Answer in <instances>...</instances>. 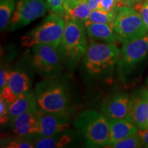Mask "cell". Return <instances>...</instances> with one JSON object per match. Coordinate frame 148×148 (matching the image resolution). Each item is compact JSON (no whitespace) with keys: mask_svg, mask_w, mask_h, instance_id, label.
Segmentation results:
<instances>
[{"mask_svg":"<svg viewBox=\"0 0 148 148\" xmlns=\"http://www.w3.org/2000/svg\"><path fill=\"white\" fill-rule=\"evenodd\" d=\"M121 49L116 44L91 41L81 62V75L88 86L112 82L118 67Z\"/></svg>","mask_w":148,"mask_h":148,"instance_id":"6da1fadb","label":"cell"},{"mask_svg":"<svg viewBox=\"0 0 148 148\" xmlns=\"http://www.w3.org/2000/svg\"><path fill=\"white\" fill-rule=\"evenodd\" d=\"M38 108L44 111L72 114L75 108L74 91L67 79L56 76L45 78L35 86Z\"/></svg>","mask_w":148,"mask_h":148,"instance_id":"7a4b0ae2","label":"cell"},{"mask_svg":"<svg viewBox=\"0 0 148 148\" xmlns=\"http://www.w3.org/2000/svg\"><path fill=\"white\" fill-rule=\"evenodd\" d=\"M76 134L87 147H107L110 135L109 119L92 109L79 112L73 122Z\"/></svg>","mask_w":148,"mask_h":148,"instance_id":"3957f363","label":"cell"},{"mask_svg":"<svg viewBox=\"0 0 148 148\" xmlns=\"http://www.w3.org/2000/svg\"><path fill=\"white\" fill-rule=\"evenodd\" d=\"M87 37L84 23L65 19L64 34L59 49L63 59L64 67L69 71H73L79 62H82L88 47Z\"/></svg>","mask_w":148,"mask_h":148,"instance_id":"277c9868","label":"cell"},{"mask_svg":"<svg viewBox=\"0 0 148 148\" xmlns=\"http://www.w3.org/2000/svg\"><path fill=\"white\" fill-rule=\"evenodd\" d=\"M148 62V33L122 44L117 71L123 83L130 82Z\"/></svg>","mask_w":148,"mask_h":148,"instance_id":"5b68a950","label":"cell"},{"mask_svg":"<svg viewBox=\"0 0 148 148\" xmlns=\"http://www.w3.org/2000/svg\"><path fill=\"white\" fill-rule=\"evenodd\" d=\"M64 26L65 19L63 16L50 13L22 37V45L32 47L35 45H50L58 47L63 36Z\"/></svg>","mask_w":148,"mask_h":148,"instance_id":"8992f818","label":"cell"},{"mask_svg":"<svg viewBox=\"0 0 148 148\" xmlns=\"http://www.w3.org/2000/svg\"><path fill=\"white\" fill-rule=\"evenodd\" d=\"M117 40L121 44L145 36L148 29L138 10L132 7H120L113 23Z\"/></svg>","mask_w":148,"mask_h":148,"instance_id":"52a82bcc","label":"cell"},{"mask_svg":"<svg viewBox=\"0 0 148 148\" xmlns=\"http://www.w3.org/2000/svg\"><path fill=\"white\" fill-rule=\"evenodd\" d=\"M32 62L36 73L42 78L58 76L64 67L59 47L35 45L31 47Z\"/></svg>","mask_w":148,"mask_h":148,"instance_id":"ba28073f","label":"cell"},{"mask_svg":"<svg viewBox=\"0 0 148 148\" xmlns=\"http://www.w3.org/2000/svg\"><path fill=\"white\" fill-rule=\"evenodd\" d=\"M47 10L46 0H17L9 29L15 31L26 27L45 15Z\"/></svg>","mask_w":148,"mask_h":148,"instance_id":"9c48e42d","label":"cell"},{"mask_svg":"<svg viewBox=\"0 0 148 148\" xmlns=\"http://www.w3.org/2000/svg\"><path fill=\"white\" fill-rule=\"evenodd\" d=\"M35 71L31 51L25 53L18 59L11 69L8 85L17 96L30 90Z\"/></svg>","mask_w":148,"mask_h":148,"instance_id":"30bf717a","label":"cell"},{"mask_svg":"<svg viewBox=\"0 0 148 148\" xmlns=\"http://www.w3.org/2000/svg\"><path fill=\"white\" fill-rule=\"evenodd\" d=\"M39 132L36 137L48 136L71 130V114L51 112L38 108Z\"/></svg>","mask_w":148,"mask_h":148,"instance_id":"8fae6325","label":"cell"},{"mask_svg":"<svg viewBox=\"0 0 148 148\" xmlns=\"http://www.w3.org/2000/svg\"><path fill=\"white\" fill-rule=\"evenodd\" d=\"M128 120L138 130L148 128V89L139 87L130 94Z\"/></svg>","mask_w":148,"mask_h":148,"instance_id":"7c38bea8","label":"cell"},{"mask_svg":"<svg viewBox=\"0 0 148 148\" xmlns=\"http://www.w3.org/2000/svg\"><path fill=\"white\" fill-rule=\"evenodd\" d=\"M130 95L126 92L116 91L104 98L101 112L108 119H128Z\"/></svg>","mask_w":148,"mask_h":148,"instance_id":"4fadbf2b","label":"cell"},{"mask_svg":"<svg viewBox=\"0 0 148 148\" xmlns=\"http://www.w3.org/2000/svg\"><path fill=\"white\" fill-rule=\"evenodd\" d=\"M10 125L15 136L34 140L39 132L38 110L20 114L11 122Z\"/></svg>","mask_w":148,"mask_h":148,"instance_id":"5bb4252c","label":"cell"},{"mask_svg":"<svg viewBox=\"0 0 148 148\" xmlns=\"http://www.w3.org/2000/svg\"><path fill=\"white\" fill-rule=\"evenodd\" d=\"M76 132L73 130L48 136H39L34 140L36 148H62L73 147L76 141Z\"/></svg>","mask_w":148,"mask_h":148,"instance_id":"9a60e30c","label":"cell"},{"mask_svg":"<svg viewBox=\"0 0 148 148\" xmlns=\"http://www.w3.org/2000/svg\"><path fill=\"white\" fill-rule=\"evenodd\" d=\"M110 135L106 147H110L119 140L138 133V129L127 119H109Z\"/></svg>","mask_w":148,"mask_h":148,"instance_id":"2e32d148","label":"cell"},{"mask_svg":"<svg viewBox=\"0 0 148 148\" xmlns=\"http://www.w3.org/2000/svg\"><path fill=\"white\" fill-rule=\"evenodd\" d=\"M85 25L87 36L91 41L116 44L118 40L112 24L86 23Z\"/></svg>","mask_w":148,"mask_h":148,"instance_id":"e0dca14e","label":"cell"},{"mask_svg":"<svg viewBox=\"0 0 148 148\" xmlns=\"http://www.w3.org/2000/svg\"><path fill=\"white\" fill-rule=\"evenodd\" d=\"M38 104L34 92L30 90L23 92L17 97L12 103L9 105L10 123L20 114L30 110H37Z\"/></svg>","mask_w":148,"mask_h":148,"instance_id":"ac0fdd59","label":"cell"},{"mask_svg":"<svg viewBox=\"0 0 148 148\" xmlns=\"http://www.w3.org/2000/svg\"><path fill=\"white\" fill-rule=\"evenodd\" d=\"M91 11V8L88 5L87 1H84L66 10L64 18L65 19L75 20L86 24Z\"/></svg>","mask_w":148,"mask_h":148,"instance_id":"d6986e66","label":"cell"},{"mask_svg":"<svg viewBox=\"0 0 148 148\" xmlns=\"http://www.w3.org/2000/svg\"><path fill=\"white\" fill-rule=\"evenodd\" d=\"M17 0H0V29L2 32L10 24Z\"/></svg>","mask_w":148,"mask_h":148,"instance_id":"ffe728a7","label":"cell"},{"mask_svg":"<svg viewBox=\"0 0 148 148\" xmlns=\"http://www.w3.org/2000/svg\"><path fill=\"white\" fill-rule=\"evenodd\" d=\"M117 13L118 12H108L100 9L93 10L90 12L89 18L86 23H107L113 25Z\"/></svg>","mask_w":148,"mask_h":148,"instance_id":"44dd1931","label":"cell"},{"mask_svg":"<svg viewBox=\"0 0 148 148\" xmlns=\"http://www.w3.org/2000/svg\"><path fill=\"white\" fill-rule=\"evenodd\" d=\"M1 147L6 148H34V140L14 136L1 140Z\"/></svg>","mask_w":148,"mask_h":148,"instance_id":"7402d4cb","label":"cell"},{"mask_svg":"<svg viewBox=\"0 0 148 148\" xmlns=\"http://www.w3.org/2000/svg\"><path fill=\"white\" fill-rule=\"evenodd\" d=\"M143 147L141 140L138 133L134 134L132 136L119 140L117 143L114 144L110 147L113 148H137Z\"/></svg>","mask_w":148,"mask_h":148,"instance_id":"603a6c76","label":"cell"},{"mask_svg":"<svg viewBox=\"0 0 148 148\" xmlns=\"http://www.w3.org/2000/svg\"><path fill=\"white\" fill-rule=\"evenodd\" d=\"M48 10L51 13L57 14L62 16H64V1L65 0H46Z\"/></svg>","mask_w":148,"mask_h":148,"instance_id":"cb8c5ba5","label":"cell"},{"mask_svg":"<svg viewBox=\"0 0 148 148\" xmlns=\"http://www.w3.org/2000/svg\"><path fill=\"white\" fill-rule=\"evenodd\" d=\"M0 123L1 125L10 123L9 105L1 97H0Z\"/></svg>","mask_w":148,"mask_h":148,"instance_id":"d4e9b609","label":"cell"},{"mask_svg":"<svg viewBox=\"0 0 148 148\" xmlns=\"http://www.w3.org/2000/svg\"><path fill=\"white\" fill-rule=\"evenodd\" d=\"M11 69L8 65L1 63L0 69V90H2L8 84Z\"/></svg>","mask_w":148,"mask_h":148,"instance_id":"484cf974","label":"cell"},{"mask_svg":"<svg viewBox=\"0 0 148 148\" xmlns=\"http://www.w3.org/2000/svg\"><path fill=\"white\" fill-rule=\"evenodd\" d=\"M119 8L117 0H101L98 9L108 12H118Z\"/></svg>","mask_w":148,"mask_h":148,"instance_id":"4316f807","label":"cell"},{"mask_svg":"<svg viewBox=\"0 0 148 148\" xmlns=\"http://www.w3.org/2000/svg\"><path fill=\"white\" fill-rule=\"evenodd\" d=\"M134 8L139 12L146 27L148 29V0H141L135 5Z\"/></svg>","mask_w":148,"mask_h":148,"instance_id":"83f0119b","label":"cell"},{"mask_svg":"<svg viewBox=\"0 0 148 148\" xmlns=\"http://www.w3.org/2000/svg\"><path fill=\"white\" fill-rule=\"evenodd\" d=\"M0 92H1V97L8 103V105L12 103L17 98V96L14 93L8 85L5 86L4 88L1 90Z\"/></svg>","mask_w":148,"mask_h":148,"instance_id":"f1b7e54d","label":"cell"},{"mask_svg":"<svg viewBox=\"0 0 148 148\" xmlns=\"http://www.w3.org/2000/svg\"><path fill=\"white\" fill-rule=\"evenodd\" d=\"M138 133L140 136L142 144H143V147H148V128L138 130Z\"/></svg>","mask_w":148,"mask_h":148,"instance_id":"f546056e","label":"cell"},{"mask_svg":"<svg viewBox=\"0 0 148 148\" xmlns=\"http://www.w3.org/2000/svg\"><path fill=\"white\" fill-rule=\"evenodd\" d=\"M141 0H117L119 7L127 6V7H134L139 3Z\"/></svg>","mask_w":148,"mask_h":148,"instance_id":"4dcf8cb0","label":"cell"},{"mask_svg":"<svg viewBox=\"0 0 148 148\" xmlns=\"http://www.w3.org/2000/svg\"><path fill=\"white\" fill-rule=\"evenodd\" d=\"M101 0H87V3L92 10H97L99 8Z\"/></svg>","mask_w":148,"mask_h":148,"instance_id":"1f68e13d","label":"cell"},{"mask_svg":"<svg viewBox=\"0 0 148 148\" xmlns=\"http://www.w3.org/2000/svg\"><path fill=\"white\" fill-rule=\"evenodd\" d=\"M84 1H87V0H71V3H70L69 7H68V8L66 9L65 12H66V10H69V9L73 8V7L75 6V5H77V4H79V3H82V2H84Z\"/></svg>","mask_w":148,"mask_h":148,"instance_id":"d6a6232c","label":"cell"},{"mask_svg":"<svg viewBox=\"0 0 148 148\" xmlns=\"http://www.w3.org/2000/svg\"><path fill=\"white\" fill-rule=\"evenodd\" d=\"M71 1V0H65V1H64V11L66 10V9L68 7H69Z\"/></svg>","mask_w":148,"mask_h":148,"instance_id":"836d02e7","label":"cell"},{"mask_svg":"<svg viewBox=\"0 0 148 148\" xmlns=\"http://www.w3.org/2000/svg\"><path fill=\"white\" fill-rule=\"evenodd\" d=\"M146 87H147L148 89V77L147 78V80H146Z\"/></svg>","mask_w":148,"mask_h":148,"instance_id":"e575fe53","label":"cell"}]
</instances>
